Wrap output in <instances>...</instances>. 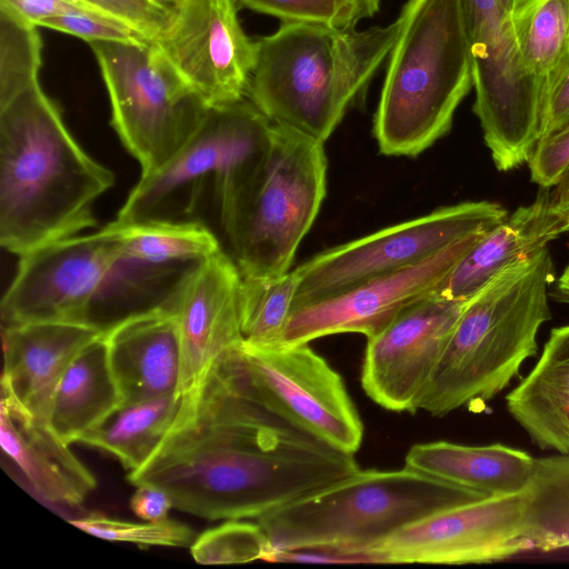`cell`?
Masks as SVG:
<instances>
[{"mask_svg": "<svg viewBox=\"0 0 569 569\" xmlns=\"http://www.w3.org/2000/svg\"><path fill=\"white\" fill-rule=\"evenodd\" d=\"M359 469L355 453L306 431L257 395L239 346L181 396L162 440L127 479L164 490L180 511L231 520L257 519Z\"/></svg>", "mask_w": 569, "mask_h": 569, "instance_id": "6da1fadb", "label": "cell"}, {"mask_svg": "<svg viewBox=\"0 0 569 569\" xmlns=\"http://www.w3.org/2000/svg\"><path fill=\"white\" fill-rule=\"evenodd\" d=\"M114 183L66 127L38 83L0 107V243L19 257L96 224Z\"/></svg>", "mask_w": 569, "mask_h": 569, "instance_id": "7a4b0ae2", "label": "cell"}, {"mask_svg": "<svg viewBox=\"0 0 569 569\" xmlns=\"http://www.w3.org/2000/svg\"><path fill=\"white\" fill-rule=\"evenodd\" d=\"M286 21L256 41L248 96L273 123L325 143L389 57L402 28Z\"/></svg>", "mask_w": 569, "mask_h": 569, "instance_id": "3957f363", "label": "cell"}, {"mask_svg": "<svg viewBox=\"0 0 569 569\" xmlns=\"http://www.w3.org/2000/svg\"><path fill=\"white\" fill-rule=\"evenodd\" d=\"M550 251L499 271L471 296L428 381L419 409L443 417L483 403L509 386L522 363L536 356L540 327L551 318Z\"/></svg>", "mask_w": 569, "mask_h": 569, "instance_id": "277c9868", "label": "cell"}, {"mask_svg": "<svg viewBox=\"0 0 569 569\" xmlns=\"http://www.w3.org/2000/svg\"><path fill=\"white\" fill-rule=\"evenodd\" d=\"M375 114L386 156L416 157L451 128L473 86L462 0H408Z\"/></svg>", "mask_w": 569, "mask_h": 569, "instance_id": "5b68a950", "label": "cell"}, {"mask_svg": "<svg viewBox=\"0 0 569 569\" xmlns=\"http://www.w3.org/2000/svg\"><path fill=\"white\" fill-rule=\"evenodd\" d=\"M476 499L481 498L408 467L359 469L257 522L268 540L267 553L316 548L365 552L411 522Z\"/></svg>", "mask_w": 569, "mask_h": 569, "instance_id": "8992f818", "label": "cell"}, {"mask_svg": "<svg viewBox=\"0 0 569 569\" xmlns=\"http://www.w3.org/2000/svg\"><path fill=\"white\" fill-rule=\"evenodd\" d=\"M273 123L249 99L209 108L188 142L162 168L141 176L116 223L187 221L209 180L227 232L260 181Z\"/></svg>", "mask_w": 569, "mask_h": 569, "instance_id": "52a82bcc", "label": "cell"}, {"mask_svg": "<svg viewBox=\"0 0 569 569\" xmlns=\"http://www.w3.org/2000/svg\"><path fill=\"white\" fill-rule=\"evenodd\" d=\"M325 143L273 124L264 172L226 232L243 277L289 271L326 197Z\"/></svg>", "mask_w": 569, "mask_h": 569, "instance_id": "ba28073f", "label": "cell"}, {"mask_svg": "<svg viewBox=\"0 0 569 569\" xmlns=\"http://www.w3.org/2000/svg\"><path fill=\"white\" fill-rule=\"evenodd\" d=\"M89 44L110 97L111 123L141 176L151 174L188 142L209 107L154 41Z\"/></svg>", "mask_w": 569, "mask_h": 569, "instance_id": "9c48e42d", "label": "cell"}, {"mask_svg": "<svg viewBox=\"0 0 569 569\" xmlns=\"http://www.w3.org/2000/svg\"><path fill=\"white\" fill-rule=\"evenodd\" d=\"M483 139L496 168L512 170L540 140L546 82L523 67L510 14L497 0H462Z\"/></svg>", "mask_w": 569, "mask_h": 569, "instance_id": "30bf717a", "label": "cell"}, {"mask_svg": "<svg viewBox=\"0 0 569 569\" xmlns=\"http://www.w3.org/2000/svg\"><path fill=\"white\" fill-rule=\"evenodd\" d=\"M507 216L497 202L468 201L330 248L295 269L299 286L293 309L420 263L470 236L486 233Z\"/></svg>", "mask_w": 569, "mask_h": 569, "instance_id": "8fae6325", "label": "cell"}, {"mask_svg": "<svg viewBox=\"0 0 569 569\" xmlns=\"http://www.w3.org/2000/svg\"><path fill=\"white\" fill-rule=\"evenodd\" d=\"M123 243L124 230L112 221L98 232L60 239L21 256L1 300V328L87 325L90 305Z\"/></svg>", "mask_w": 569, "mask_h": 569, "instance_id": "7c38bea8", "label": "cell"}, {"mask_svg": "<svg viewBox=\"0 0 569 569\" xmlns=\"http://www.w3.org/2000/svg\"><path fill=\"white\" fill-rule=\"evenodd\" d=\"M244 373L257 395L287 419L332 447L356 453L363 423L342 377L308 343H243Z\"/></svg>", "mask_w": 569, "mask_h": 569, "instance_id": "4fadbf2b", "label": "cell"}, {"mask_svg": "<svg viewBox=\"0 0 569 569\" xmlns=\"http://www.w3.org/2000/svg\"><path fill=\"white\" fill-rule=\"evenodd\" d=\"M531 550L525 531V491L462 502L411 522L365 552L378 563L465 565Z\"/></svg>", "mask_w": 569, "mask_h": 569, "instance_id": "5bb4252c", "label": "cell"}, {"mask_svg": "<svg viewBox=\"0 0 569 569\" xmlns=\"http://www.w3.org/2000/svg\"><path fill=\"white\" fill-rule=\"evenodd\" d=\"M154 42L207 107L248 96L256 41L244 33L233 0H172L169 24Z\"/></svg>", "mask_w": 569, "mask_h": 569, "instance_id": "9a60e30c", "label": "cell"}, {"mask_svg": "<svg viewBox=\"0 0 569 569\" xmlns=\"http://www.w3.org/2000/svg\"><path fill=\"white\" fill-rule=\"evenodd\" d=\"M467 300L431 293L367 338L361 386L373 402L396 412L419 410L428 381Z\"/></svg>", "mask_w": 569, "mask_h": 569, "instance_id": "2e32d148", "label": "cell"}, {"mask_svg": "<svg viewBox=\"0 0 569 569\" xmlns=\"http://www.w3.org/2000/svg\"><path fill=\"white\" fill-rule=\"evenodd\" d=\"M482 234L470 236L420 263L295 308L280 345L309 343L346 332L362 333L367 338L375 336L403 309L437 292L443 279Z\"/></svg>", "mask_w": 569, "mask_h": 569, "instance_id": "e0dca14e", "label": "cell"}, {"mask_svg": "<svg viewBox=\"0 0 569 569\" xmlns=\"http://www.w3.org/2000/svg\"><path fill=\"white\" fill-rule=\"evenodd\" d=\"M241 278L237 263L220 250L203 259L186 280L176 307L181 349L179 396L222 355L243 343Z\"/></svg>", "mask_w": 569, "mask_h": 569, "instance_id": "ac0fdd59", "label": "cell"}, {"mask_svg": "<svg viewBox=\"0 0 569 569\" xmlns=\"http://www.w3.org/2000/svg\"><path fill=\"white\" fill-rule=\"evenodd\" d=\"M0 445L36 495L46 502L78 506L96 488L91 471L50 426L31 415L3 386Z\"/></svg>", "mask_w": 569, "mask_h": 569, "instance_id": "d6986e66", "label": "cell"}, {"mask_svg": "<svg viewBox=\"0 0 569 569\" xmlns=\"http://www.w3.org/2000/svg\"><path fill=\"white\" fill-rule=\"evenodd\" d=\"M102 333L92 326L74 322H31L2 328L1 386L31 415L48 423L51 400L67 367Z\"/></svg>", "mask_w": 569, "mask_h": 569, "instance_id": "ffe728a7", "label": "cell"}, {"mask_svg": "<svg viewBox=\"0 0 569 569\" xmlns=\"http://www.w3.org/2000/svg\"><path fill=\"white\" fill-rule=\"evenodd\" d=\"M104 338L122 405L178 395L181 349L174 310L129 317Z\"/></svg>", "mask_w": 569, "mask_h": 569, "instance_id": "44dd1931", "label": "cell"}, {"mask_svg": "<svg viewBox=\"0 0 569 569\" xmlns=\"http://www.w3.org/2000/svg\"><path fill=\"white\" fill-rule=\"evenodd\" d=\"M569 232V219L558 211L550 193L519 207L499 224L483 233L458 261L437 293L467 300L508 266L530 258Z\"/></svg>", "mask_w": 569, "mask_h": 569, "instance_id": "7402d4cb", "label": "cell"}, {"mask_svg": "<svg viewBox=\"0 0 569 569\" xmlns=\"http://www.w3.org/2000/svg\"><path fill=\"white\" fill-rule=\"evenodd\" d=\"M405 467L462 488L478 498L523 492L530 482L535 458L500 443L467 446L449 441L413 445Z\"/></svg>", "mask_w": 569, "mask_h": 569, "instance_id": "603a6c76", "label": "cell"}, {"mask_svg": "<svg viewBox=\"0 0 569 569\" xmlns=\"http://www.w3.org/2000/svg\"><path fill=\"white\" fill-rule=\"evenodd\" d=\"M506 403L539 448L569 453V325L551 330L539 360Z\"/></svg>", "mask_w": 569, "mask_h": 569, "instance_id": "cb8c5ba5", "label": "cell"}, {"mask_svg": "<svg viewBox=\"0 0 569 569\" xmlns=\"http://www.w3.org/2000/svg\"><path fill=\"white\" fill-rule=\"evenodd\" d=\"M201 261L152 263L120 253L90 305L86 323L107 332L132 316L176 310L186 280Z\"/></svg>", "mask_w": 569, "mask_h": 569, "instance_id": "d4e9b609", "label": "cell"}, {"mask_svg": "<svg viewBox=\"0 0 569 569\" xmlns=\"http://www.w3.org/2000/svg\"><path fill=\"white\" fill-rule=\"evenodd\" d=\"M122 405L104 333L70 362L54 390L48 423L68 445L100 425Z\"/></svg>", "mask_w": 569, "mask_h": 569, "instance_id": "484cf974", "label": "cell"}, {"mask_svg": "<svg viewBox=\"0 0 569 569\" xmlns=\"http://www.w3.org/2000/svg\"><path fill=\"white\" fill-rule=\"evenodd\" d=\"M181 396L167 395L121 405L77 442L112 455L129 471L140 468L172 423Z\"/></svg>", "mask_w": 569, "mask_h": 569, "instance_id": "4316f807", "label": "cell"}, {"mask_svg": "<svg viewBox=\"0 0 569 569\" xmlns=\"http://www.w3.org/2000/svg\"><path fill=\"white\" fill-rule=\"evenodd\" d=\"M525 531L531 550L569 548V453L535 459L525 490Z\"/></svg>", "mask_w": 569, "mask_h": 569, "instance_id": "83f0119b", "label": "cell"}, {"mask_svg": "<svg viewBox=\"0 0 569 569\" xmlns=\"http://www.w3.org/2000/svg\"><path fill=\"white\" fill-rule=\"evenodd\" d=\"M510 18L523 67L547 82L569 57V0H520Z\"/></svg>", "mask_w": 569, "mask_h": 569, "instance_id": "f1b7e54d", "label": "cell"}, {"mask_svg": "<svg viewBox=\"0 0 569 569\" xmlns=\"http://www.w3.org/2000/svg\"><path fill=\"white\" fill-rule=\"evenodd\" d=\"M241 277L239 311L244 342L280 345L299 286L297 272L289 270L274 278Z\"/></svg>", "mask_w": 569, "mask_h": 569, "instance_id": "f546056e", "label": "cell"}, {"mask_svg": "<svg viewBox=\"0 0 569 569\" xmlns=\"http://www.w3.org/2000/svg\"><path fill=\"white\" fill-rule=\"evenodd\" d=\"M121 227L124 230L121 254L147 262L200 261L221 250L214 234L198 221Z\"/></svg>", "mask_w": 569, "mask_h": 569, "instance_id": "4dcf8cb0", "label": "cell"}, {"mask_svg": "<svg viewBox=\"0 0 569 569\" xmlns=\"http://www.w3.org/2000/svg\"><path fill=\"white\" fill-rule=\"evenodd\" d=\"M41 48L37 27L0 4V107L38 83Z\"/></svg>", "mask_w": 569, "mask_h": 569, "instance_id": "1f68e13d", "label": "cell"}, {"mask_svg": "<svg viewBox=\"0 0 569 569\" xmlns=\"http://www.w3.org/2000/svg\"><path fill=\"white\" fill-rule=\"evenodd\" d=\"M190 551L201 565L247 563L263 559L268 540L258 522L231 519L196 537Z\"/></svg>", "mask_w": 569, "mask_h": 569, "instance_id": "d6a6232c", "label": "cell"}, {"mask_svg": "<svg viewBox=\"0 0 569 569\" xmlns=\"http://www.w3.org/2000/svg\"><path fill=\"white\" fill-rule=\"evenodd\" d=\"M69 522L97 538L130 542L139 547H190L196 539L190 527L169 518L161 521L132 522L90 513Z\"/></svg>", "mask_w": 569, "mask_h": 569, "instance_id": "836d02e7", "label": "cell"}, {"mask_svg": "<svg viewBox=\"0 0 569 569\" xmlns=\"http://www.w3.org/2000/svg\"><path fill=\"white\" fill-rule=\"evenodd\" d=\"M241 6L286 21L318 22L335 27L358 23L348 0H237Z\"/></svg>", "mask_w": 569, "mask_h": 569, "instance_id": "e575fe53", "label": "cell"}, {"mask_svg": "<svg viewBox=\"0 0 569 569\" xmlns=\"http://www.w3.org/2000/svg\"><path fill=\"white\" fill-rule=\"evenodd\" d=\"M42 27L69 33L89 43L96 41H151L129 24L88 8H78L52 18Z\"/></svg>", "mask_w": 569, "mask_h": 569, "instance_id": "d590c367", "label": "cell"}, {"mask_svg": "<svg viewBox=\"0 0 569 569\" xmlns=\"http://www.w3.org/2000/svg\"><path fill=\"white\" fill-rule=\"evenodd\" d=\"M74 1L129 24L151 41L161 37L171 18L169 0Z\"/></svg>", "mask_w": 569, "mask_h": 569, "instance_id": "8d00e7d4", "label": "cell"}, {"mask_svg": "<svg viewBox=\"0 0 569 569\" xmlns=\"http://www.w3.org/2000/svg\"><path fill=\"white\" fill-rule=\"evenodd\" d=\"M528 163L533 182L555 187L569 166V127L540 140Z\"/></svg>", "mask_w": 569, "mask_h": 569, "instance_id": "74e56055", "label": "cell"}, {"mask_svg": "<svg viewBox=\"0 0 569 569\" xmlns=\"http://www.w3.org/2000/svg\"><path fill=\"white\" fill-rule=\"evenodd\" d=\"M567 127H569V57L546 82L540 140Z\"/></svg>", "mask_w": 569, "mask_h": 569, "instance_id": "f35d334b", "label": "cell"}, {"mask_svg": "<svg viewBox=\"0 0 569 569\" xmlns=\"http://www.w3.org/2000/svg\"><path fill=\"white\" fill-rule=\"evenodd\" d=\"M262 560L308 563H378L376 557L370 552H350L325 548L271 551Z\"/></svg>", "mask_w": 569, "mask_h": 569, "instance_id": "ab89813d", "label": "cell"}, {"mask_svg": "<svg viewBox=\"0 0 569 569\" xmlns=\"http://www.w3.org/2000/svg\"><path fill=\"white\" fill-rule=\"evenodd\" d=\"M0 4L36 27L78 8H88L74 0H0Z\"/></svg>", "mask_w": 569, "mask_h": 569, "instance_id": "60d3db41", "label": "cell"}, {"mask_svg": "<svg viewBox=\"0 0 569 569\" xmlns=\"http://www.w3.org/2000/svg\"><path fill=\"white\" fill-rule=\"evenodd\" d=\"M130 507L142 520L161 521L168 519L173 505L164 490L150 485H140L131 497Z\"/></svg>", "mask_w": 569, "mask_h": 569, "instance_id": "b9f144b4", "label": "cell"}, {"mask_svg": "<svg viewBox=\"0 0 569 569\" xmlns=\"http://www.w3.org/2000/svg\"><path fill=\"white\" fill-rule=\"evenodd\" d=\"M555 208L569 219V166L550 194Z\"/></svg>", "mask_w": 569, "mask_h": 569, "instance_id": "7bdbcfd3", "label": "cell"}, {"mask_svg": "<svg viewBox=\"0 0 569 569\" xmlns=\"http://www.w3.org/2000/svg\"><path fill=\"white\" fill-rule=\"evenodd\" d=\"M348 2L351 4L358 21H360L376 13L381 0H348Z\"/></svg>", "mask_w": 569, "mask_h": 569, "instance_id": "ee69618b", "label": "cell"}, {"mask_svg": "<svg viewBox=\"0 0 569 569\" xmlns=\"http://www.w3.org/2000/svg\"><path fill=\"white\" fill-rule=\"evenodd\" d=\"M550 295L557 301L569 303V264L557 280L552 293Z\"/></svg>", "mask_w": 569, "mask_h": 569, "instance_id": "f6af8a7d", "label": "cell"}, {"mask_svg": "<svg viewBox=\"0 0 569 569\" xmlns=\"http://www.w3.org/2000/svg\"><path fill=\"white\" fill-rule=\"evenodd\" d=\"M500 8L507 12V13H511V11L513 10V8L516 7V4L520 1V0H497Z\"/></svg>", "mask_w": 569, "mask_h": 569, "instance_id": "bcb514c9", "label": "cell"}, {"mask_svg": "<svg viewBox=\"0 0 569 569\" xmlns=\"http://www.w3.org/2000/svg\"><path fill=\"white\" fill-rule=\"evenodd\" d=\"M170 2H172V0H169Z\"/></svg>", "mask_w": 569, "mask_h": 569, "instance_id": "7dc6e473", "label": "cell"}]
</instances>
